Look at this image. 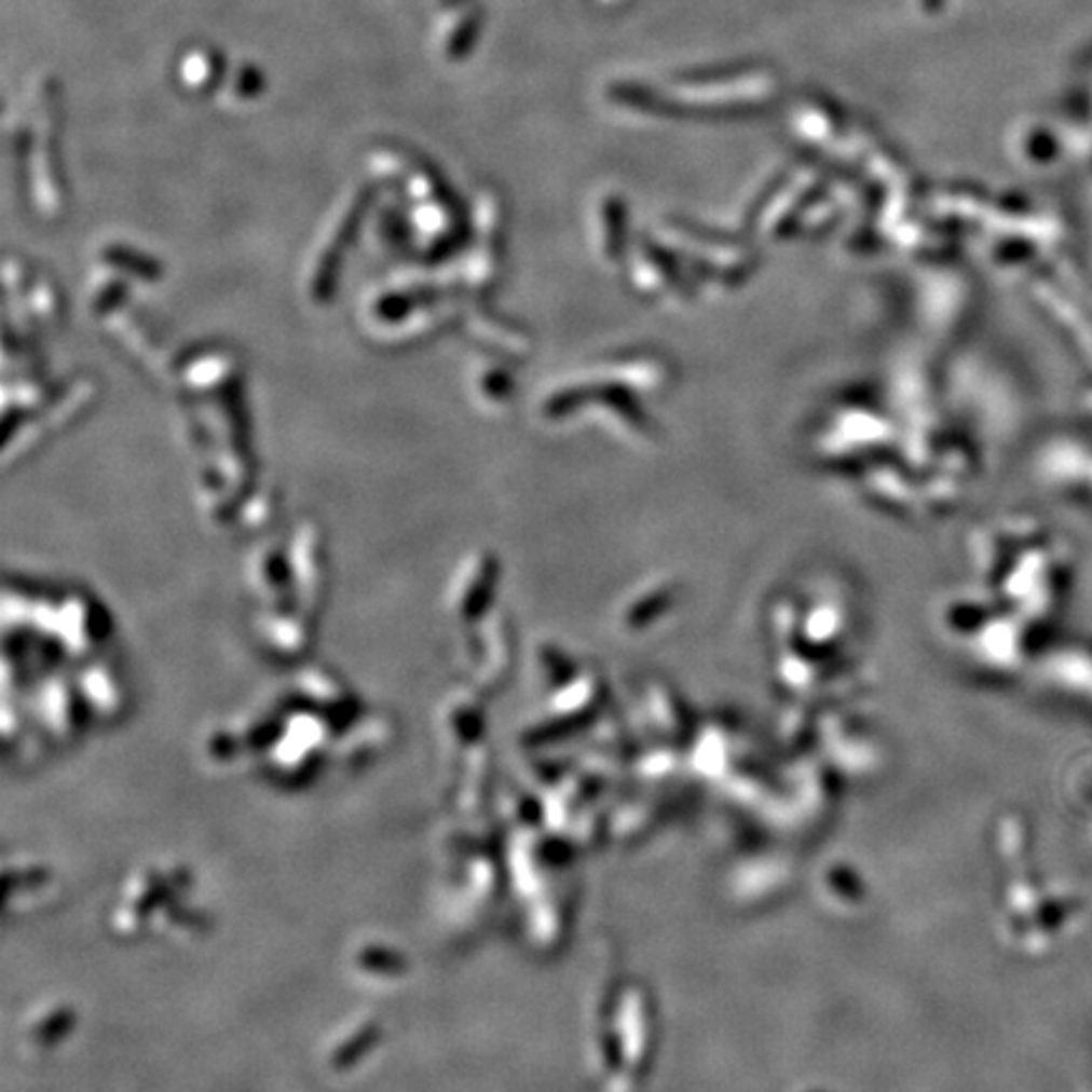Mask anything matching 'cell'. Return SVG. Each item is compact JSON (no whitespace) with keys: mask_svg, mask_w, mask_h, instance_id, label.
I'll use <instances>...</instances> for the list:
<instances>
[{"mask_svg":"<svg viewBox=\"0 0 1092 1092\" xmlns=\"http://www.w3.org/2000/svg\"><path fill=\"white\" fill-rule=\"evenodd\" d=\"M478 28H481V11H478L476 5H461V9H455L450 16L442 18L438 33H435V43H438L440 56L448 58V62L466 56L470 46H474Z\"/></svg>","mask_w":1092,"mask_h":1092,"instance_id":"1","label":"cell"},{"mask_svg":"<svg viewBox=\"0 0 1092 1092\" xmlns=\"http://www.w3.org/2000/svg\"><path fill=\"white\" fill-rule=\"evenodd\" d=\"M226 84H228V94H231V99H235V101L256 99L265 86L261 71H258L254 64L238 66V69L231 73V79H228Z\"/></svg>","mask_w":1092,"mask_h":1092,"instance_id":"3","label":"cell"},{"mask_svg":"<svg viewBox=\"0 0 1092 1092\" xmlns=\"http://www.w3.org/2000/svg\"><path fill=\"white\" fill-rule=\"evenodd\" d=\"M223 79V62L210 46H195L180 58V84L190 94L208 92Z\"/></svg>","mask_w":1092,"mask_h":1092,"instance_id":"2","label":"cell"}]
</instances>
